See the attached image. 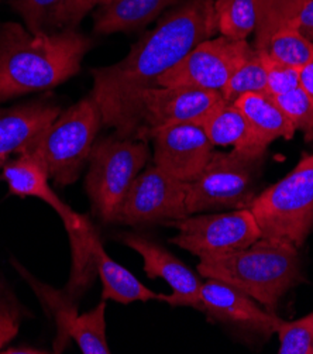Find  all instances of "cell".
Here are the masks:
<instances>
[{
  "instance_id": "2",
  "label": "cell",
  "mask_w": 313,
  "mask_h": 354,
  "mask_svg": "<svg viewBox=\"0 0 313 354\" xmlns=\"http://www.w3.org/2000/svg\"><path fill=\"white\" fill-rule=\"evenodd\" d=\"M92 41L78 30L36 34L17 23L0 27V103L50 91L75 77Z\"/></svg>"
},
{
  "instance_id": "1",
  "label": "cell",
  "mask_w": 313,
  "mask_h": 354,
  "mask_svg": "<svg viewBox=\"0 0 313 354\" xmlns=\"http://www.w3.org/2000/svg\"><path fill=\"white\" fill-rule=\"evenodd\" d=\"M216 32L215 0H181L131 47L126 58L92 69L91 95L103 124L122 137H135L140 129L142 95Z\"/></svg>"
},
{
  "instance_id": "5",
  "label": "cell",
  "mask_w": 313,
  "mask_h": 354,
  "mask_svg": "<svg viewBox=\"0 0 313 354\" xmlns=\"http://www.w3.org/2000/svg\"><path fill=\"white\" fill-rule=\"evenodd\" d=\"M249 209L261 237L299 249L313 230V156L303 154L298 165L257 195Z\"/></svg>"
},
{
  "instance_id": "16",
  "label": "cell",
  "mask_w": 313,
  "mask_h": 354,
  "mask_svg": "<svg viewBox=\"0 0 313 354\" xmlns=\"http://www.w3.org/2000/svg\"><path fill=\"white\" fill-rule=\"evenodd\" d=\"M59 113V106L46 99L0 109V167L23 153Z\"/></svg>"
},
{
  "instance_id": "31",
  "label": "cell",
  "mask_w": 313,
  "mask_h": 354,
  "mask_svg": "<svg viewBox=\"0 0 313 354\" xmlns=\"http://www.w3.org/2000/svg\"><path fill=\"white\" fill-rule=\"evenodd\" d=\"M299 88L313 99V58L299 68Z\"/></svg>"
},
{
  "instance_id": "14",
  "label": "cell",
  "mask_w": 313,
  "mask_h": 354,
  "mask_svg": "<svg viewBox=\"0 0 313 354\" xmlns=\"http://www.w3.org/2000/svg\"><path fill=\"white\" fill-rule=\"evenodd\" d=\"M120 240L142 256L144 271L149 278H162L172 288L171 295L160 294L158 301L167 302L171 306H191L198 309L199 292L203 284L200 275L164 249L162 245L144 236L124 233L120 236Z\"/></svg>"
},
{
  "instance_id": "3",
  "label": "cell",
  "mask_w": 313,
  "mask_h": 354,
  "mask_svg": "<svg viewBox=\"0 0 313 354\" xmlns=\"http://www.w3.org/2000/svg\"><path fill=\"white\" fill-rule=\"evenodd\" d=\"M196 271L202 278L220 279L246 292L269 312L303 279L296 247L264 237L243 250L200 259Z\"/></svg>"
},
{
  "instance_id": "29",
  "label": "cell",
  "mask_w": 313,
  "mask_h": 354,
  "mask_svg": "<svg viewBox=\"0 0 313 354\" xmlns=\"http://www.w3.org/2000/svg\"><path fill=\"white\" fill-rule=\"evenodd\" d=\"M20 310L9 299L0 306V353L19 333Z\"/></svg>"
},
{
  "instance_id": "27",
  "label": "cell",
  "mask_w": 313,
  "mask_h": 354,
  "mask_svg": "<svg viewBox=\"0 0 313 354\" xmlns=\"http://www.w3.org/2000/svg\"><path fill=\"white\" fill-rule=\"evenodd\" d=\"M276 333L280 354H313V312L298 321H283Z\"/></svg>"
},
{
  "instance_id": "26",
  "label": "cell",
  "mask_w": 313,
  "mask_h": 354,
  "mask_svg": "<svg viewBox=\"0 0 313 354\" xmlns=\"http://www.w3.org/2000/svg\"><path fill=\"white\" fill-rule=\"evenodd\" d=\"M274 99L295 130L302 131L306 141H313V99L299 86Z\"/></svg>"
},
{
  "instance_id": "24",
  "label": "cell",
  "mask_w": 313,
  "mask_h": 354,
  "mask_svg": "<svg viewBox=\"0 0 313 354\" xmlns=\"http://www.w3.org/2000/svg\"><path fill=\"white\" fill-rule=\"evenodd\" d=\"M247 93H267V74L261 53L252 47L222 89L226 103H234Z\"/></svg>"
},
{
  "instance_id": "15",
  "label": "cell",
  "mask_w": 313,
  "mask_h": 354,
  "mask_svg": "<svg viewBox=\"0 0 313 354\" xmlns=\"http://www.w3.org/2000/svg\"><path fill=\"white\" fill-rule=\"evenodd\" d=\"M2 178L8 184L12 195L32 196L47 203L61 218L66 233L73 232L82 223V215L68 206L51 188L48 172L41 160L31 151H23L15 160H8L2 165Z\"/></svg>"
},
{
  "instance_id": "6",
  "label": "cell",
  "mask_w": 313,
  "mask_h": 354,
  "mask_svg": "<svg viewBox=\"0 0 313 354\" xmlns=\"http://www.w3.org/2000/svg\"><path fill=\"white\" fill-rule=\"evenodd\" d=\"M149 160L146 140L115 134L93 145L85 188L93 212L103 222H115L126 194Z\"/></svg>"
},
{
  "instance_id": "7",
  "label": "cell",
  "mask_w": 313,
  "mask_h": 354,
  "mask_svg": "<svg viewBox=\"0 0 313 354\" xmlns=\"http://www.w3.org/2000/svg\"><path fill=\"white\" fill-rule=\"evenodd\" d=\"M264 157L265 153L237 149L229 153L214 150L200 175L188 184V214L250 207L257 196Z\"/></svg>"
},
{
  "instance_id": "12",
  "label": "cell",
  "mask_w": 313,
  "mask_h": 354,
  "mask_svg": "<svg viewBox=\"0 0 313 354\" xmlns=\"http://www.w3.org/2000/svg\"><path fill=\"white\" fill-rule=\"evenodd\" d=\"M199 292V306L212 322L269 336L276 333L283 319L274 312L264 310L257 301L225 281L206 278Z\"/></svg>"
},
{
  "instance_id": "4",
  "label": "cell",
  "mask_w": 313,
  "mask_h": 354,
  "mask_svg": "<svg viewBox=\"0 0 313 354\" xmlns=\"http://www.w3.org/2000/svg\"><path fill=\"white\" fill-rule=\"evenodd\" d=\"M103 124L99 106L92 95L81 99L58 118L24 150L44 164L50 181L64 188L78 181Z\"/></svg>"
},
{
  "instance_id": "34",
  "label": "cell",
  "mask_w": 313,
  "mask_h": 354,
  "mask_svg": "<svg viewBox=\"0 0 313 354\" xmlns=\"http://www.w3.org/2000/svg\"><path fill=\"white\" fill-rule=\"evenodd\" d=\"M96 5H108V3H112L115 2V0H95Z\"/></svg>"
},
{
  "instance_id": "17",
  "label": "cell",
  "mask_w": 313,
  "mask_h": 354,
  "mask_svg": "<svg viewBox=\"0 0 313 354\" xmlns=\"http://www.w3.org/2000/svg\"><path fill=\"white\" fill-rule=\"evenodd\" d=\"M27 30L36 34L77 30L95 8V0H12Z\"/></svg>"
},
{
  "instance_id": "8",
  "label": "cell",
  "mask_w": 313,
  "mask_h": 354,
  "mask_svg": "<svg viewBox=\"0 0 313 354\" xmlns=\"http://www.w3.org/2000/svg\"><path fill=\"white\" fill-rule=\"evenodd\" d=\"M168 225L178 230L169 241L199 260L243 250L261 239L260 227L249 207L225 214L189 215Z\"/></svg>"
},
{
  "instance_id": "33",
  "label": "cell",
  "mask_w": 313,
  "mask_h": 354,
  "mask_svg": "<svg viewBox=\"0 0 313 354\" xmlns=\"http://www.w3.org/2000/svg\"><path fill=\"white\" fill-rule=\"evenodd\" d=\"M10 298L9 297H6V295H3L2 292H0V306H2L5 302H8Z\"/></svg>"
},
{
  "instance_id": "9",
  "label": "cell",
  "mask_w": 313,
  "mask_h": 354,
  "mask_svg": "<svg viewBox=\"0 0 313 354\" xmlns=\"http://www.w3.org/2000/svg\"><path fill=\"white\" fill-rule=\"evenodd\" d=\"M188 184L173 178L155 164L142 171L126 194L115 223L144 226L171 223L189 216Z\"/></svg>"
},
{
  "instance_id": "25",
  "label": "cell",
  "mask_w": 313,
  "mask_h": 354,
  "mask_svg": "<svg viewBox=\"0 0 313 354\" xmlns=\"http://www.w3.org/2000/svg\"><path fill=\"white\" fill-rule=\"evenodd\" d=\"M74 340L84 354H109L106 340V301L97 304L92 310L78 315L71 329Z\"/></svg>"
},
{
  "instance_id": "11",
  "label": "cell",
  "mask_w": 313,
  "mask_h": 354,
  "mask_svg": "<svg viewBox=\"0 0 313 354\" xmlns=\"http://www.w3.org/2000/svg\"><path fill=\"white\" fill-rule=\"evenodd\" d=\"M226 100L222 92L195 88H164L147 89L140 99V129L135 138L146 140L162 127L176 124L200 126Z\"/></svg>"
},
{
  "instance_id": "22",
  "label": "cell",
  "mask_w": 313,
  "mask_h": 354,
  "mask_svg": "<svg viewBox=\"0 0 313 354\" xmlns=\"http://www.w3.org/2000/svg\"><path fill=\"white\" fill-rule=\"evenodd\" d=\"M265 0H215L218 31L231 40H246L256 31Z\"/></svg>"
},
{
  "instance_id": "30",
  "label": "cell",
  "mask_w": 313,
  "mask_h": 354,
  "mask_svg": "<svg viewBox=\"0 0 313 354\" xmlns=\"http://www.w3.org/2000/svg\"><path fill=\"white\" fill-rule=\"evenodd\" d=\"M290 17L305 37L313 43V0H292Z\"/></svg>"
},
{
  "instance_id": "18",
  "label": "cell",
  "mask_w": 313,
  "mask_h": 354,
  "mask_svg": "<svg viewBox=\"0 0 313 354\" xmlns=\"http://www.w3.org/2000/svg\"><path fill=\"white\" fill-rule=\"evenodd\" d=\"M89 244L96 267V272L102 279L103 301H115L119 304H131L135 301H158L160 294L147 288L143 282L134 277L127 268L116 263L104 250L95 227L89 232Z\"/></svg>"
},
{
  "instance_id": "32",
  "label": "cell",
  "mask_w": 313,
  "mask_h": 354,
  "mask_svg": "<svg viewBox=\"0 0 313 354\" xmlns=\"http://www.w3.org/2000/svg\"><path fill=\"white\" fill-rule=\"evenodd\" d=\"M2 353H8V354H13V353H32V354H41V353H47V351H43V350H39V348H34V347H23V346H20V347H9V348H6L5 351H2Z\"/></svg>"
},
{
  "instance_id": "19",
  "label": "cell",
  "mask_w": 313,
  "mask_h": 354,
  "mask_svg": "<svg viewBox=\"0 0 313 354\" xmlns=\"http://www.w3.org/2000/svg\"><path fill=\"white\" fill-rule=\"evenodd\" d=\"M180 2L181 0H115L100 5L96 10L93 30L97 34H112L143 28Z\"/></svg>"
},
{
  "instance_id": "28",
  "label": "cell",
  "mask_w": 313,
  "mask_h": 354,
  "mask_svg": "<svg viewBox=\"0 0 313 354\" xmlns=\"http://www.w3.org/2000/svg\"><path fill=\"white\" fill-rule=\"evenodd\" d=\"M267 74V95L275 97L299 86V68L285 65L258 50Z\"/></svg>"
},
{
  "instance_id": "20",
  "label": "cell",
  "mask_w": 313,
  "mask_h": 354,
  "mask_svg": "<svg viewBox=\"0 0 313 354\" xmlns=\"http://www.w3.org/2000/svg\"><path fill=\"white\" fill-rule=\"evenodd\" d=\"M214 147L233 146L249 153H265L267 147L254 136L247 119L234 103H225L200 124Z\"/></svg>"
},
{
  "instance_id": "23",
  "label": "cell",
  "mask_w": 313,
  "mask_h": 354,
  "mask_svg": "<svg viewBox=\"0 0 313 354\" xmlns=\"http://www.w3.org/2000/svg\"><path fill=\"white\" fill-rule=\"evenodd\" d=\"M17 268L20 274L26 277L34 292L37 294L43 306L53 313L55 325H57L54 351L61 353L68 346V342L71 340V329L77 319V316L79 315L77 302L69 298L64 290L62 291L54 290L50 286L43 284V282L28 275L23 267H17Z\"/></svg>"
},
{
  "instance_id": "10",
  "label": "cell",
  "mask_w": 313,
  "mask_h": 354,
  "mask_svg": "<svg viewBox=\"0 0 313 354\" xmlns=\"http://www.w3.org/2000/svg\"><path fill=\"white\" fill-rule=\"evenodd\" d=\"M252 46L246 40L220 35L199 43L187 57L165 73L155 86L195 88L222 92Z\"/></svg>"
},
{
  "instance_id": "13",
  "label": "cell",
  "mask_w": 313,
  "mask_h": 354,
  "mask_svg": "<svg viewBox=\"0 0 313 354\" xmlns=\"http://www.w3.org/2000/svg\"><path fill=\"white\" fill-rule=\"evenodd\" d=\"M154 164L182 183L195 181L214 153V145L198 124H176L153 131Z\"/></svg>"
},
{
  "instance_id": "21",
  "label": "cell",
  "mask_w": 313,
  "mask_h": 354,
  "mask_svg": "<svg viewBox=\"0 0 313 354\" xmlns=\"http://www.w3.org/2000/svg\"><path fill=\"white\" fill-rule=\"evenodd\" d=\"M234 104L245 115L254 136L265 147L276 138H294L295 127L272 96L267 93H247L240 96Z\"/></svg>"
}]
</instances>
